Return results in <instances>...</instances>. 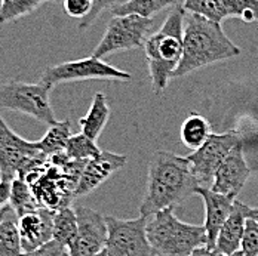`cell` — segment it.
I'll return each mask as SVG.
<instances>
[{
  "label": "cell",
  "mask_w": 258,
  "mask_h": 256,
  "mask_svg": "<svg viewBox=\"0 0 258 256\" xmlns=\"http://www.w3.org/2000/svg\"><path fill=\"white\" fill-rule=\"evenodd\" d=\"M196 194H199L205 205V230H207V247L215 249L217 237L221 227L230 216L234 209V200L229 196L215 193L212 190H208L205 187H199L196 190Z\"/></svg>",
  "instance_id": "16"
},
{
  "label": "cell",
  "mask_w": 258,
  "mask_h": 256,
  "mask_svg": "<svg viewBox=\"0 0 258 256\" xmlns=\"http://www.w3.org/2000/svg\"><path fill=\"white\" fill-rule=\"evenodd\" d=\"M227 18H239L246 24L258 23V0H221Z\"/></svg>",
  "instance_id": "28"
},
{
  "label": "cell",
  "mask_w": 258,
  "mask_h": 256,
  "mask_svg": "<svg viewBox=\"0 0 258 256\" xmlns=\"http://www.w3.org/2000/svg\"><path fill=\"white\" fill-rule=\"evenodd\" d=\"M94 256H108V255H107V250L104 249V250H101L100 253H97V255H94Z\"/></svg>",
  "instance_id": "37"
},
{
  "label": "cell",
  "mask_w": 258,
  "mask_h": 256,
  "mask_svg": "<svg viewBox=\"0 0 258 256\" xmlns=\"http://www.w3.org/2000/svg\"><path fill=\"white\" fill-rule=\"evenodd\" d=\"M94 78L126 81V80H131L132 76L126 71L119 70V68L104 62L103 59L91 55L86 58L61 62V64L45 68L43 73L40 74V83L53 88L61 83L94 80Z\"/></svg>",
  "instance_id": "8"
},
{
  "label": "cell",
  "mask_w": 258,
  "mask_h": 256,
  "mask_svg": "<svg viewBox=\"0 0 258 256\" xmlns=\"http://www.w3.org/2000/svg\"><path fill=\"white\" fill-rule=\"evenodd\" d=\"M9 207H11V206L8 205V206H6V207H3V209H0V222H2V221H3V218L6 216V213H8V210H9Z\"/></svg>",
  "instance_id": "36"
},
{
  "label": "cell",
  "mask_w": 258,
  "mask_h": 256,
  "mask_svg": "<svg viewBox=\"0 0 258 256\" xmlns=\"http://www.w3.org/2000/svg\"><path fill=\"white\" fill-rule=\"evenodd\" d=\"M78 237V216L76 210L69 207H62L55 210L53 213V240L62 243L70 247L75 244Z\"/></svg>",
  "instance_id": "23"
},
{
  "label": "cell",
  "mask_w": 258,
  "mask_h": 256,
  "mask_svg": "<svg viewBox=\"0 0 258 256\" xmlns=\"http://www.w3.org/2000/svg\"><path fill=\"white\" fill-rule=\"evenodd\" d=\"M147 237L157 256H190L195 249L207 246L205 227L181 222L174 207L147 218Z\"/></svg>",
  "instance_id": "4"
},
{
  "label": "cell",
  "mask_w": 258,
  "mask_h": 256,
  "mask_svg": "<svg viewBox=\"0 0 258 256\" xmlns=\"http://www.w3.org/2000/svg\"><path fill=\"white\" fill-rule=\"evenodd\" d=\"M78 216V237L70 247V256H94L105 249L108 228L105 218L100 212L78 206L75 207Z\"/></svg>",
  "instance_id": "12"
},
{
  "label": "cell",
  "mask_w": 258,
  "mask_h": 256,
  "mask_svg": "<svg viewBox=\"0 0 258 256\" xmlns=\"http://www.w3.org/2000/svg\"><path fill=\"white\" fill-rule=\"evenodd\" d=\"M64 11L69 17L83 20L92 9L94 0H64Z\"/></svg>",
  "instance_id": "32"
},
{
  "label": "cell",
  "mask_w": 258,
  "mask_h": 256,
  "mask_svg": "<svg viewBox=\"0 0 258 256\" xmlns=\"http://www.w3.org/2000/svg\"><path fill=\"white\" fill-rule=\"evenodd\" d=\"M70 136H72V123L69 119L64 122H55L53 125H49V129L45 133V136L36 141V145L46 157H51L53 154L62 153L66 150Z\"/></svg>",
  "instance_id": "22"
},
{
  "label": "cell",
  "mask_w": 258,
  "mask_h": 256,
  "mask_svg": "<svg viewBox=\"0 0 258 256\" xmlns=\"http://www.w3.org/2000/svg\"><path fill=\"white\" fill-rule=\"evenodd\" d=\"M181 6L188 14L204 17L220 24L227 20L221 0H181Z\"/></svg>",
  "instance_id": "25"
},
{
  "label": "cell",
  "mask_w": 258,
  "mask_h": 256,
  "mask_svg": "<svg viewBox=\"0 0 258 256\" xmlns=\"http://www.w3.org/2000/svg\"><path fill=\"white\" fill-rule=\"evenodd\" d=\"M201 187L187 157L169 151H156L149 163L147 190L140 206V215L150 218L155 213L175 207Z\"/></svg>",
  "instance_id": "1"
},
{
  "label": "cell",
  "mask_w": 258,
  "mask_h": 256,
  "mask_svg": "<svg viewBox=\"0 0 258 256\" xmlns=\"http://www.w3.org/2000/svg\"><path fill=\"white\" fill-rule=\"evenodd\" d=\"M125 2H126V0H120V3H125ZM120 3H119V5H120Z\"/></svg>",
  "instance_id": "40"
},
{
  "label": "cell",
  "mask_w": 258,
  "mask_h": 256,
  "mask_svg": "<svg viewBox=\"0 0 258 256\" xmlns=\"http://www.w3.org/2000/svg\"><path fill=\"white\" fill-rule=\"evenodd\" d=\"M245 207L242 202L234 200V209L221 227L217 237L215 243V250H218L223 255H233L240 250V243L245 231V222H246V215H245Z\"/></svg>",
  "instance_id": "17"
},
{
  "label": "cell",
  "mask_w": 258,
  "mask_h": 256,
  "mask_svg": "<svg viewBox=\"0 0 258 256\" xmlns=\"http://www.w3.org/2000/svg\"><path fill=\"white\" fill-rule=\"evenodd\" d=\"M251 169L245 160L242 142L237 144L220 164L212 181L211 190L236 199L249 178Z\"/></svg>",
  "instance_id": "13"
},
{
  "label": "cell",
  "mask_w": 258,
  "mask_h": 256,
  "mask_svg": "<svg viewBox=\"0 0 258 256\" xmlns=\"http://www.w3.org/2000/svg\"><path fill=\"white\" fill-rule=\"evenodd\" d=\"M181 0H126L125 3L111 8L113 15H140L144 18H153L163 9L180 5Z\"/></svg>",
  "instance_id": "19"
},
{
  "label": "cell",
  "mask_w": 258,
  "mask_h": 256,
  "mask_svg": "<svg viewBox=\"0 0 258 256\" xmlns=\"http://www.w3.org/2000/svg\"><path fill=\"white\" fill-rule=\"evenodd\" d=\"M45 2L48 0H2L0 24H6L33 14Z\"/></svg>",
  "instance_id": "26"
},
{
  "label": "cell",
  "mask_w": 258,
  "mask_h": 256,
  "mask_svg": "<svg viewBox=\"0 0 258 256\" xmlns=\"http://www.w3.org/2000/svg\"><path fill=\"white\" fill-rule=\"evenodd\" d=\"M240 250L243 256H258V222L251 218H246L245 222Z\"/></svg>",
  "instance_id": "29"
},
{
  "label": "cell",
  "mask_w": 258,
  "mask_h": 256,
  "mask_svg": "<svg viewBox=\"0 0 258 256\" xmlns=\"http://www.w3.org/2000/svg\"><path fill=\"white\" fill-rule=\"evenodd\" d=\"M185 11L177 5L171 9L162 27L147 37L144 52L156 94H162L178 68L182 56V33Z\"/></svg>",
  "instance_id": "3"
},
{
  "label": "cell",
  "mask_w": 258,
  "mask_h": 256,
  "mask_svg": "<svg viewBox=\"0 0 258 256\" xmlns=\"http://www.w3.org/2000/svg\"><path fill=\"white\" fill-rule=\"evenodd\" d=\"M119 3H120V0H94V6H92L91 12L83 20H80L78 28L79 30H86L88 27L92 26V23L103 14L105 9H111Z\"/></svg>",
  "instance_id": "31"
},
{
  "label": "cell",
  "mask_w": 258,
  "mask_h": 256,
  "mask_svg": "<svg viewBox=\"0 0 258 256\" xmlns=\"http://www.w3.org/2000/svg\"><path fill=\"white\" fill-rule=\"evenodd\" d=\"M52 88L43 83H27L18 80H9L0 83V111L9 110L27 114L46 125L58 122L52 110Z\"/></svg>",
  "instance_id": "6"
},
{
  "label": "cell",
  "mask_w": 258,
  "mask_h": 256,
  "mask_svg": "<svg viewBox=\"0 0 258 256\" xmlns=\"http://www.w3.org/2000/svg\"><path fill=\"white\" fill-rule=\"evenodd\" d=\"M245 215H246V218H251V219H254V221L258 222V207H249V206H246L245 207Z\"/></svg>",
  "instance_id": "35"
},
{
  "label": "cell",
  "mask_w": 258,
  "mask_h": 256,
  "mask_svg": "<svg viewBox=\"0 0 258 256\" xmlns=\"http://www.w3.org/2000/svg\"><path fill=\"white\" fill-rule=\"evenodd\" d=\"M110 117V105L101 92H97L94 95V100L88 113L79 120V125L82 129V133L88 138L97 141V138L101 135L104 126L107 125V120Z\"/></svg>",
  "instance_id": "18"
},
{
  "label": "cell",
  "mask_w": 258,
  "mask_h": 256,
  "mask_svg": "<svg viewBox=\"0 0 258 256\" xmlns=\"http://www.w3.org/2000/svg\"><path fill=\"white\" fill-rule=\"evenodd\" d=\"M23 253L21 237L18 230V216L9 207L0 222V256H20Z\"/></svg>",
  "instance_id": "21"
},
{
  "label": "cell",
  "mask_w": 258,
  "mask_h": 256,
  "mask_svg": "<svg viewBox=\"0 0 258 256\" xmlns=\"http://www.w3.org/2000/svg\"><path fill=\"white\" fill-rule=\"evenodd\" d=\"M64 153L73 160H91L101 153V150L97 147L94 139L88 138L80 132L78 135L70 136Z\"/></svg>",
  "instance_id": "27"
},
{
  "label": "cell",
  "mask_w": 258,
  "mask_h": 256,
  "mask_svg": "<svg viewBox=\"0 0 258 256\" xmlns=\"http://www.w3.org/2000/svg\"><path fill=\"white\" fill-rule=\"evenodd\" d=\"M234 255V253H233ZM230 255V256H233ZM190 256H229V255H223V253H220L218 250H215V249H209L207 246H201V247H198V249H195Z\"/></svg>",
  "instance_id": "34"
},
{
  "label": "cell",
  "mask_w": 258,
  "mask_h": 256,
  "mask_svg": "<svg viewBox=\"0 0 258 256\" xmlns=\"http://www.w3.org/2000/svg\"><path fill=\"white\" fill-rule=\"evenodd\" d=\"M24 181L30 185L39 205L51 210L69 207L75 197L76 185L67 180L59 167L52 164L51 161L31 170Z\"/></svg>",
  "instance_id": "10"
},
{
  "label": "cell",
  "mask_w": 258,
  "mask_h": 256,
  "mask_svg": "<svg viewBox=\"0 0 258 256\" xmlns=\"http://www.w3.org/2000/svg\"><path fill=\"white\" fill-rule=\"evenodd\" d=\"M233 256H243V253H242V250H239V252H236Z\"/></svg>",
  "instance_id": "38"
},
{
  "label": "cell",
  "mask_w": 258,
  "mask_h": 256,
  "mask_svg": "<svg viewBox=\"0 0 258 256\" xmlns=\"http://www.w3.org/2000/svg\"><path fill=\"white\" fill-rule=\"evenodd\" d=\"M53 213L48 207H39L18 218L23 252L34 250L53 238Z\"/></svg>",
  "instance_id": "15"
},
{
  "label": "cell",
  "mask_w": 258,
  "mask_h": 256,
  "mask_svg": "<svg viewBox=\"0 0 258 256\" xmlns=\"http://www.w3.org/2000/svg\"><path fill=\"white\" fill-rule=\"evenodd\" d=\"M108 237L105 250L108 256H157L147 237V218L117 219L105 216Z\"/></svg>",
  "instance_id": "9"
},
{
  "label": "cell",
  "mask_w": 258,
  "mask_h": 256,
  "mask_svg": "<svg viewBox=\"0 0 258 256\" xmlns=\"http://www.w3.org/2000/svg\"><path fill=\"white\" fill-rule=\"evenodd\" d=\"M240 142L242 136L237 132H226L220 135L211 133L202 147L187 155L191 170L196 180L199 181L201 187L214 181L220 164L224 161L227 154Z\"/></svg>",
  "instance_id": "11"
},
{
  "label": "cell",
  "mask_w": 258,
  "mask_h": 256,
  "mask_svg": "<svg viewBox=\"0 0 258 256\" xmlns=\"http://www.w3.org/2000/svg\"><path fill=\"white\" fill-rule=\"evenodd\" d=\"M36 141H27L6 125L0 113V180L12 182L27 175L46 163Z\"/></svg>",
  "instance_id": "5"
},
{
  "label": "cell",
  "mask_w": 258,
  "mask_h": 256,
  "mask_svg": "<svg viewBox=\"0 0 258 256\" xmlns=\"http://www.w3.org/2000/svg\"><path fill=\"white\" fill-rule=\"evenodd\" d=\"M20 256H70V250L67 246L52 238L40 247L30 252H23Z\"/></svg>",
  "instance_id": "30"
},
{
  "label": "cell",
  "mask_w": 258,
  "mask_h": 256,
  "mask_svg": "<svg viewBox=\"0 0 258 256\" xmlns=\"http://www.w3.org/2000/svg\"><path fill=\"white\" fill-rule=\"evenodd\" d=\"M9 206L12 207V210L17 213L18 218L26 215L28 212L39 209V207H43V206L39 205V202L36 200L30 185L23 178H15L11 182Z\"/></svg>",
  "instance_id": "24"
},
{
  "label": "cell",
  "mask_w": 258,
  "mask_h": 256,
  "mask_svg": "<svg viewBox=\"0 0 258 256\" xmlns=\"http://www.w3.org/2000/svg\"><path fill=\"white\" fill-rule=\"evenodd\" d=\"M11 199V182L0 180V209L9 205Z\"/></svg>",
  "instance_id": "33"
},
{
  "label": "cell",
  "mask_w": 258,
  "mask_h": 256,
  "mask_svg": "<svg viewBox=\"0 0 258 256\" xmlns=\"http://www.w3.org/2000/svg\"><path fill=\"white\" fill-rule=\"evenodd\" d=\"M0 5H2V0H0Z\"/></svg>",
  "instance_id": "41"
},
{
  "label": "cell",
  "mask_w": 258,
  "mask_h": 256,
  "mask_svg": "<svg viewBox=\"0 0 258 256\" xmlns=\"http://www.w3.org/2000/svg\"><path fill=\"white\" fill-rule=\"evenodd\" d=\"M48 2H55V3H62L64 0H48Z\"/></svg>",
  "instance_id": "39"
},
{
  "label": "cell",
  "mask_w": 258,
  "mask_h": 256,
  "mask_svg": "<svg viewBox=\"0 0 258 256\" xmlns=\"http://www.w3.org/2000/svg\"><path fill=\"white\" fill-rule=\"evenodd\" d=\"M128 158L122 154L101 151L97 157L88 160L85 170L79 180L75 196L82 197L94 190H97L101 184L108 180L113 174H116L119 169H122L126 164Z\"/></svg>",
  "instance_id": "14"
},
{
  "label": "cell",
  "mask_w": 258,
  "mask_h": 256,
  "mask_svg": "<svg viewBox=\"0 0 258 256\" xmlns=\"http://www.w3.org/2000/svg\"><path fill=\"white\" fill-rule=\"evenodd\" d=\"M209 135L211 126L208 120L198 113H190L181 125V142L191 151L202 147Z\"/></svg>",
  "instance_id": "20"
},
{
  "label": "cell",
  "mask_w": 258,
  "mask_h": 256,
  "mask_svg": "<svg viewBox=\"0 0 258 256\" xmlns=\"http://www.w3.org/2000/svg\"><path fill=\"white\" fill-rule=\"evenodd\" d=\"M220 23L195 14H185L182 33V56L172 78L182 77L211 64L240 55Z\"/></svg>",
  "instance_id": "2"
},
{
  "label": "cell",
  "mask_w": 258,
  "mask_h": 256,
  "mask_svg": "<svg viewBox=\"0 0 258 256\" xmlns=\"http://www.w3.org/2000/svg\"><path fill=\"white\" fill-rule=\"evenodd\" d=\"M152 26L153 18H144L140 15H116L108 23L103 39L92 52V56L103 59L114 52L143 48Z\"/></svg>",
  "instance_id": "7"
}]
</instances>
